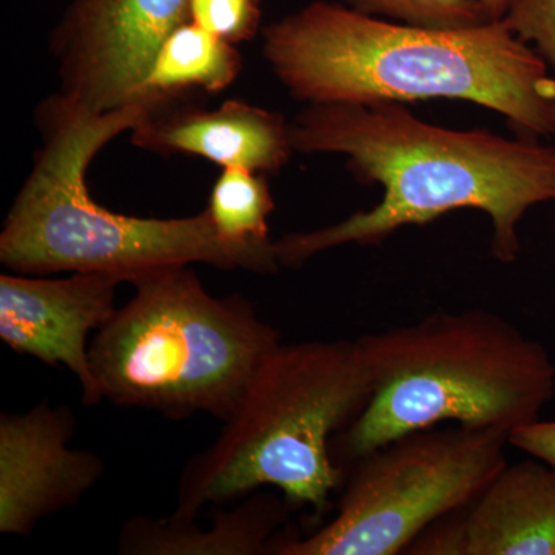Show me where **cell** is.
I'll return each instance as SVG.
<instances>
[{
	"label": "cell",
	"instance_id": "cell-1",
	"mask_svg": "<svg viewBox=\"0 0 555 555\" xmlns=\"http://www.w3.org/2000/svg\"><path fill=\"white\" fill-rule=\"evenodd\" d=\"M291 139L295 152L346 156L360 181L382 185L383 198L337 224L273 241L280 268L347 244L377 246L460 208L491 218L492 255L511 264L526 211L555 201V149L531 137L444 129L403 104L308 105L292 120Z\"/></svg>",
	"mask_w": 555,
	"mask_h": 555
},
{
	"label": "cell",
	"instance_id": "cell-2",
	"mask_svg": "<svg viewBox=\"0 0 555 555\" xmlns=\"http://www.w3.org/2000/svg\"><path fill=\"white\" fill-rule=\"evenodd\" d=\"M284 89L308 105L473 102L521 137L555 134V78L505 22L433 28L315 0L262 31Z\"/></svg>",
	"mask_w": 555,
	"mask_h": 555
},
{
	"label": "cell",
	"instance_id": "cell-3",
	"mask_svg": "<svg viewBox=\"0 0 555 555\" xmlns=\"http://www.w3.org/2000/svg\"><path fill=\"white\" fill-rule=\"evenodd\" d=\"M357 341L372 389L363 411L334 438L338 465L441 423L511 436L537 422L555 393L545 346L488 310L430 313Z\"/></svg>",
	"mask_w": 555,
	"mask_h": 555
},
{
	"label": "cell",
	"instance_id": "cell-4",
	"mask_svg": "<svg viewBox=\"0 0 555 555\" xmlns=\"http://www.w3.org/2000/svg\"><path fill=\"white\" fill-rule=\"evenodd\" d=\"M147 104L101 113L39 118L43 147L0 233V262L21 275L113 273L130 283L139 273L175 264L280 270L273 255L219 240L206 210L155 219L116 214L94 201L87 170L102 147L141 126Z\"/></svg>",
	"mask_w": 555,
	"mask_h": 555
},
{
	"label": "cell",
	"instance_id": "cell-5",
	"mask_svg": "<svg viewBox=\"0 0 555 555\" xmlns=\"http://www.w3.org/2000/svg\"><path fill=\"white\" fill-rule=\"evenodd\" d=\"M371 375L357 339L302 341L273 350L217 440L193 455L170 518L193 521L272 486L292 507L331 511L341 481L334 438L366 406Z\"/></svg>",
	"mask_w": 555,
	"mask_h": 555
},
{
	"label": "cell",
	"instance_id": "cell-6",
	"mask_svg": "<svg viewBox=\"0 0 555 555\" xmlns=\"http://www.w3.org/2000/svg\"><path fill=\"white\" fill-rule=\"evenodd\" d=\"M134 295L90 343L102 401L167 418L228 422L281 334L241 294L214 297L190 264L130 281Z\"/></svg>",
	"mask_w": 555,
	"mask_h": 555
},
{
	"label": "cell",
	"instance_id": "cell-7",
	"mask_svg": "<svg viewBox=\"0 0 555 555\" xmlns=\"http://www.w3.org/2000/svg\"><path fill=\"white\" fill-rule=\"evenodd\" d=\"M509 434L459 426L397 438L357 460L327 524L283 534L272 555H396L469 505L506 465Z\"/></svg>",
	"mask_w": 555,
	"mask_h": 555
},
{
	"label": "cell",
	"instance_id": "cell-8",
	"mask_svg": "<svg viewBox=\"0 0 555 555\" xmlns=\"http://www.w3.org/2000/svg\"><path fill=\"white\" fill-rule=\"evenodd\" d=\"M190 0H72L51 36L60 91L38 116L101 113L141 104L160 43L189 17Z\"/></svg>",
	"mask_w": 555,
	"mask_h": 555
},
{
	"label": "cell",
	"instance_id": "cell-9",
	"mask_svg": "<svg viewBox=\"0 0 555 555\" xmlns=\"http://www.w3.org/2000/svg\"><path fill=\"white\" fill-rule=\"evenodd\" d=\"M72 409L40 401L24 414L0 415V532L28 537L43 518L79 503L105 474L91 451L68 447Z\"/></svg>",
	"mask_w": 555,
	"mask_h": 555
},
{
	"label": "cell",
	"instance_id": "cell-10",
	"mask_svg": "<svg viewBox=\"0 0 555 555\" xmlns=\"http://www.w3.org/2000/svg\"><path fill=\"white\" fill-rule=\"evenodd\" d=\"M113 273H73L68 278L0 276V339L13 352L67 367L78 378L82 403L102 398L90 367L89 335L115 313Z\"/></svg>",
	"mask_w": 555,
	"mask_h": 555
},
{
	"label": "cell",
	"instance_id": "cell-11",
	"mask_svg": "<svg viewBox=\"0 0 555 555\" xmlns=\"http://www.w3.org/2000/svg\"><path fill=\"white\" fill-rule=\"evenodd\" d=\"M133 145L160 155H193L225 167L275 175L295 152L291 124L280 113L238 100L221 107H171L131 130Z\"/></svg>",
	"mask_w": 555,
	"mask_h": 555
},
{
	"label": "cell",
	"instance_id": "cell-12",
	"mask_svg": "<svg viewBox=\"0 0 555 555\" xmlns=\"http://www.w3.org/2000/svg\"><path fill=\"white\" fill-rule=\"evenodd\" d=\"M455 517L459 555H555V467L506 463Z\"/></svg>",
	"mask_w": 555,
	"mask_h": 555
},
{
	"label": "cell",
	"instance_id": "cell-13",
	"mask_svg": "<svg viewBox=\"0 0 555 555\" xmlns=\"http://www.w3.org/2000/svg\"><path fill=\"white\" fill-rule=\"evenodd\" d=\"M287 500L255 492L230 511L211 514L203 529L173 518H131L119 532L122 555H272L291 513Z\"/></svg>",
	"mask_w": 555,
	"mask_h": 555
},
{
	"label": "cell",
	"instance_id": "cell-14",
	"mask_svg": "<svg viewBox=\"0 0 555 555\" xmlns=\"http://www.w3.org/2000/svg\"><path fill=\"white\" fill-rule=\"evenodd\" d=\"M241 69L243 56L236 46L188 21L160 43L139 102L159 112L193 91L218 94L235 82Z\"/></svg>",
	"mask_w": 555,
	"mask_h": 555
},
{
	"label": "cell",
	"instance_id": "cell-15",
	"mask_svg": "<svg viewBox=\"0 0 555 555\" xmlns=\"http://www.w3.org/2000/svg\"><path fill=\"white\" fill-rule=\"evenodd\" d=\"M266 177L241 167H225L211 189L206 211L225 244L275 257L269 235V217L275 203Z\"/></svg>",
	"mask_w": 555,
	"mask_h": 555
},
{
	"label": "cell",
	"instance_id": "cell-16",
	"mask_svg": "<svg viewBox=\"0 0 555 555\" xmlns=\"http://www.w3.org/2000/svg\"><path fill=\"white\" fill-rule=\"evenodd\" d=\"M366 16L433 28H469L491 22L477 0H337Z\"/></svg>",
	"mask_w": 555,
	"mask_h": 555
},
{
	"label": "cell",
	"instance_id": "cell-17",
	"mask_svg": "<svg viewBox=\"0 0 555 555\" xmlns=\"http://www.w3.org/2000/svg\"><path fill=\"white\" fill-rule=\"evenodd\" d=\"M264 0H190L189 17L193 24L238 46L258 35Z\"/></svg>",
	"mask_w": 555,
	"mask_h": 555
},
{
	"label": "cell",
	"instance_id": "cell-18",
	"mask_svg": "<svg viewBox=\"0 0 555 555\" xmlns=\"http://www.w3.org/2000/svg\"><path fill=\"white\" fill-rule=\"evenodd\" d=\"M503 22L534 47L555 78V0H516Z\"/></svg>",
	"mask_w": 555,
	"mask_h": 555
},
{
	"label": "cell",
	"instance_id": "cell-19",
	"mask_svg": "<svg viewBox=\"0 0 555 555\" xmlns=\"http://www.w3.org/2000/svg\"><path fill=\"white\" fill-rule=\"evenodd\" d=\"M509 444L555 467V420L518 427L511 433Z\"/></svg>",
	"mask_w": 555,
	"mask_h": 555
},
{
	"label": "cell",
	"instance_id": "cell-20",
	"mask_svg": "<svg viewBox=\"0 0 555 555\" xmlns=\"http://www.w3.org/2000/svg\"><path fill=\"white\" fill-rule=\"evenodd\" d=\"M483 9L486 17L491 22L505 20L507 11L514 5L516 0H477Z\"/></svg>",
	"mask_w": 555,
	"mask_h": 555
}]
</instances>
